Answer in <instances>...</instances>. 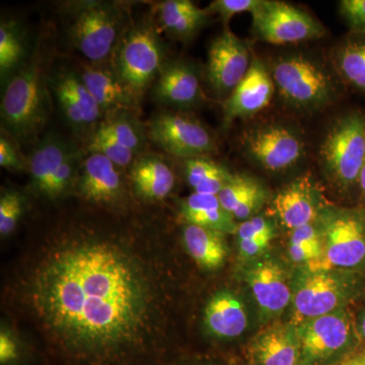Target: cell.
I'll return each instance as SVG.
<instances>
[{"label":"cell","instance_id":"5","mask_svg":"<svg viewBox=\"0 0 365 365\" xmlns=\"http://www.w3.org/2000/svg\"><path fill=\"white\" fill-rule=\"evenodd\" d=\"M319 155L326 172L341 189L359 184L365 163V118L350 113L338 119L327 133Z\"/></svg>","mask_w":365,"mask_h":365},{"label":"cell","instance_id":"21","mask_svg":"<svg viewBox=\"0 0 365 365\" xmlns=\"http://www.w3.org/2000/svg\"><path fill=\"white\" fill-rule=\"evenodd\" d=\"M250 353L257 365H297L302 353L297 328L271 327L255 338Z\"/></svg>","mask_w":365,"mask_h":365},{"label":"cell","instance_id":"46","mask_svg":"<svg viewBox=\"0 0 365 365\" xmlns=\"http://www.w3.org/2000/svg\"><path fill=\"white\" fill-rule=\"evenodd\" d=\"M359 330L360 335H361V337L364 338L365 341V311L364 314H362L361 318L359 319Z\"/></svg>","mask_w":365,"mask_h":365},{"label":"cell","instance_id":"14","mask_svg":"<svg viewBox=\"0 0 365 365\" xmlns=\"http://www.w3.org/2000/svg\"><path fill=\"white\" fill-rule=\"evenodd\" d=\"M53 88L64 117L78 133L90 131L101 123L102 109L76 72H60Z\"/></svg>","mask_w":365,"mask_h":365},{"label":"cell","instance_id":"15","mask_svg":"<svg viewBox=\"0 0 365 365\" xmlns=\"http://www.w3.org/2000/svg\"><path fill=\"white\" fill-rule=\"evenodd\" d=\"M275 90L272 76L260 59L253 58L248 73L223 104L225 121L256 114L267 107Z\"/></svg>","mask_w":365,"mask_h":365},{"label":"cell","instance_id":"17","mask_svg":"<svg viewBox=\"0 0 365 365\" xmlns=\"http://www.w3.org/2000/svg\"><path fill=\"white\" fill-rule=\"evenodd\" d=\"M153 95L170 107L190 108L202 98L200 78L195 67L185 61L165 62L158 74Z\"/></svg>","mask_w":365,"mask_h":365},{"label":"cell","instance_id":"3","mask_svg":"<svg viewBox=\"0 0 365 365\" xmlns=\"http://www.w3.org/2000/svg\"><path fill=\"white\" fill-rule=\"evenodd\" d=\"M69 6L72 44L93 64H102L124 37L127 14L113 2L78 1Z\"/></svg>","mask_w":365,"mask_h":365},{"label":"cell","instance_id":"43","mask_svg":"<svg viewBox=\"0 0 365 365\" xmlns=\"http://www.w3.org/2000/svg\"><path fill=\"white\" fill-rule=\"evenodd\" d=\"M271 240L266 237H256V239L240 240L239 249L242 257L251 258L263 253L268 248Z\"/></svg>","mask_w":365,"mask_h":365},{"label":"cell","instance_id":"34","mask_svg":"<svg viewBox=\"0 0 365 365\" xmlns=\"http://www.w3.org/2000/svg\"><path fill=\"white\" fill-rule=\"evenodd\" d=\"M259 182H260L252 177L235 175L234 178L217 195L222 207L232 215L235 208L249 195L250 192Z\"/></svg>","mask_w":365,"mask_h":365},{"label":"cell","instance_id":"27","mask_svg":"<svg viewBox=\"0 0 365 365\" xmlns=\"http://www.w3.org/2000/svg\"><path fill=\"white\" fill-rule=\"evenodd\" d=\"M74 150L61 137L50 134L36 146L30 158V174L32 186L40 194H44L46 187L55 173Z\"/></svg>","mask_w":365,"mask_h":365},{"label":"cell","instance_id":"32","mask_svg":"<svg viewBox=\"0 0 365 365\" xmlns=\"http://www.w3.org/2000/svg\"><path fill=\"white\" fill-rule=\"evenodd\" d=\"M88 150L91 153L104 155L120 169L132 165L137 158L133 151L125 148L121 143H118L116 139L98 127L91 134Z\"/></svg>","mask_w":365,"mask_h":365},{"label":"cell","instance_id":"23","mask_svg":"<svg viewBox=\"0 0 365 365\" xmlns=\"http://www.w3.org/2000/svg\"><path fill=\"white\" fill-rule=\"evenodd\" d=\"M130 181L139 196L148 200H163L174 188L176 178L162 158L140 155L132 163Z\"/></svg>","mask_w":365,"mask_h":365},{"label":"cell","instance_id":"25","mask_svg":"<svg viewBox=\"0 0 365 365\" xmlns=\"http://www.w3.org/2000/svg\"><path fill=\"white\" fill-rule=\"evenodd\" d=\"M181 216L188 225L210 228L222 234H237L239 227L234 216L222 207L217 195L194 192L182 201Z\"/></svg>","mask_w":365,"mask_h":365},{"label":"cell","instance_id":"12","mask_svg":"<svg viewBox=\"0 0 365 365\" xmlns=\"http://www.w3.org/2000/svg\"><path fill=\"white\" fill-rule=\"evenodd\" d=\"M251 63L246 43L230 30L223 31L209 46V85L216 95L232 93L248 73Z\"/></svg>","mask_w":365,"mask_h":365},{"label":"cell","instance_id":"10","mask_svg":"<svg viewBox=\"0 0 365 365\" xmlns=\"http://www.w3.org/2000/svg\"><path fill=\"white\" fill-rule=\"evenodd\" d=\"M345 278L331 270H309L297 279L292 292V325L338 311L349 297Z\"/></svg>","mask_w":365,"mask_h":365},{"label":"cell","instance_id":"9","mask_svg":"<svg viewBox=\"0 0 365 365\" xmlns=\"http://www.w3.org/2000/svg\"><path fill=\"white\" fill-rule=\"evenodd\" d=\"M148 136L158 148L174 157L203 158L215 153V140L204 125L181 113L155 115L146 126Z\"/></svg>","mask_w":365,"mask_h":365},{"label":"cell","instance_id":"31","mask_svg":"<svg viewBox=\"0 0 365 365\" xmlns=\"http://www.w3.org/2000/svg\"><path fill=\"white\" fill-rule=\"evenodd\" d=\"M25 43L14 21H1L0 26V73L6 78L25 56Z\"/></svg>","mask_w":365,"mask_h":365},{"label":"cell","instance_id":"11","mask_svg":"<svg viewBox=\"0 0 365 365\" xmlns=\"http://www.w3.org/2000/svg\"><path fill=\"white\" fill-rule=\"evenodd\" d=\"M245 150L263 169L280 172L302 160L304 143L297 133L282 125H266L250 132Z\"/></svg>","mask_w":365,"mask_h":365},{"label":"cell","instance_id":"30","mask_svg":"<svg viewBox=\"0 0 365 365\" xmlns=\"http://www.w3.org/2000/svg\"><path fill=\"white\" fill-rule=\"evenodd\" d=\"M355 35L339 46L335 62L346 83L365 93V34Z\"/></svg>","mask_w":365,"mask_h":365},{"label":"cell","instance_id":"35","mask_svg":"<svg viewBox=\"0 0 365 365\" xmlns=\"http://www.w3.org/2000/svg\"><path fill=\"white\" fill-rule=\"evenodd\" d=\"M24 210V201L20 194L14 191L2 193L0 198V234L13 232Z\"/></svg>","mask_w":365,"mask_h":365},{"label":"cell","instance_id":"26","mask_svg":"<svg viewBox=\"0 0 365 365\" xmlns=\"http://www.w3.org/2000/svg\"><path fill=\"white\" fill-rule=\"evenodd\" d=\"M184 242L190 256L200 267L216 270L225 265L227 245L222 232L188 225L184 230Z\"/></svg>","mask_w":365,"mask_h":365},{"label":"cell","instance_id":"18","mask_svg":"<svg viewBox=\"0 0 365 365\" xmlns=\"http://www.w3.org/2000/svg\"><path fill=\"white\" fill-rule=\"evenodd\" d=\"M252 294L264 313L276 316L292 300V289L287 274L277 262L264 260L255 264L246 273Z\"/></svg>","mask_w":365,"mask_h":365},{"label":"cell","instance_id":"42","mask_svg":"<svg viewBox=\"0 0 365 365\" xmlns=\"http://www.w3.org/2000/svg\"><path fill=\"white\" fill-rule=\"evenodd\" d=\"M20 357L18 343L6 331L0 333V364L1 365L13 364Z\"/></svg>","mask_w":365,"mask_h":365},{"label":"cell","instance_id":"13","mask_svg":"<svg viewBox=\"0 0 365 365\" xmlns=\"http://www.w3.org/2000/svg\"><path fill=\"white\" fill-rule=\"evenodd\" d=\"M297 328L300 350L307 359H329L344 349L352 337V323L342 309L304 322Z\"/></svg>","mask_w":365,"mask_h":365},{"label":"cell","instance_id":"28","mask_svg":"<svg viewBox=\"0 0 365 365\" xmlns=\"http://www.w3.org/2000/svg\"><path fill=\"white\" fill-rule=\"evenodd\" d=\"M187 181L195 193L218 195L235 175L220 163L197 158L185 163Z\"/></svg>","mask_w":365,"mask_h":365},{"label":"cell","instance_id":"36","mask_svg":"<svg viewBox=\"0 0 365 365\" xmlns=\"http://www.w3.org/2000/svg\"><path fill=\"white\" fill-rule=\"evenodd\" d=\"M263 0H215L206 9L209 14H215L223 21H228L235 14L253 13L261 6Z\"/></svg>","mask_w":365,"mask_h":365},{"label":"cell","instance_id":"24","mask_svg":"<svg viewBox=\"0 0 365 365\" xmlns=\"http://www.w3.org/2000/svg\"><path fill=\"white\" fill-rule=\"evenodd\" d=\"M158 23L170 37L181 41L193 38L206 25L209 14L190 0H167L158 4Z\"/></svg>","mask_w":365,"mask_h":365},{"label":"cell","instance_id":"20","mask_svg":"<svg viewBox=\"0 0 365 365\" xmlns=\"http://www.w3.org/2000/svg\"><path fill=\"white\" fill-rule=\"evenodd\" d=\"M79 76L106 114L124 110L131 111L138 103L113 67L107 68L102 64H86Z\"/></svg>","mask_w":365,"mask_h":365},{"label":"cell","instance_id":"41","mask_svg":"<svg viewBox=\"0 0 365 365\" xmlns=\"http://www.w3.org/2000/svg\"><path fill=\"white\" fill-rule=\"evenodd\" d=\"M0 165L11 170H25V163L19 155L18 150L4 135L0 138Z\"/></svg>","mask_w":365,"mask_h":365},{"label":"cell","instance_id":"7","mask_svg":"<svg viewBox=\"0 0 365 365\" xmlns=\"http://www.w3.org/2000/svg\"><path fill=\"white\" fill-rule=\"evenodd\" d=\"M323 256L309 270L351 269L365 262V212L332 209L321 215Z\"/></svg>","mask_w":365,"mask_h":365},{"label":"cell","instance_id":"44","mask_svg":"<svg viewBox=\"0 0 365 365\" xmlns=\"http://www.w3.org/2000/svg\"><path fill=\"white\" fill-rule=\"evenodd\" d=\"M340 365H365V351L357 353L344 360Z\"/></svg>","mask_w":365,"mask_h":365},{"label":"cell","instance_id":"1","mask_svg":"<svg viewBox=\"0 0 365 365\" xmlns=\"http://www.w3.org/2000/svg\"><path fill=\"white\" fill-rule=\"evenodd\" d=\"M29 297L53 342L86 365L126 364L143 352L157 306L143 264L95 237L50 250L34 270Z\"/></svg>","mask_w":365,"mask_h":365},{"label":"cell","instance_id":"4","mask_svg":"<svg viewBox=\"0 0 365 365\" xmlns=\"http://www.w3.org/2000/svg\"><path fill=\"white\" fill-rule=\"evenodd\" d=\"M118 76L139 101L165 66L162 41L151 24H140L125 34L115 50Z\"/></svg>","mask_w":365,"mask_h":365},{"label":"cell","instance_id":"29","mask_svg":"<svg viewBox=\"0 0 365 365\" xmlns=\"http://www.w3.org/2000/svg\"><path fill=\"white\" fill-rule=\"evenodd\" d=\"M98 128L104 130L118 143L133 151L138 157L146 145L148 129L134 117L129 110L107 113Z\"/></svg>","mask_w":365,"mask_h":365},{"label":"cell","instance_id":"45","mask_svg":"<svg viewBox=\"0 0 365 365\" xmlns=\"http://www.w3.org/2000/svg\"><path fill=\"white\" fill-rule=\"evenodd\" d=\"M359 186L360 191H361L362 198H364L365 201V163L364 167H362L361 172H360Z\"/></svg>","mask_w":365,"mask_h":365},{"label":"cell","instance_id":"2","mask_svg":"<svg viewBox=\"0 0 365 365\" xmlns=\"http://www.w3.org/2000/svg\"><path fill=\"white\" fill-rule=\"evenodd\" d=\"M49 114V93L35 59L7 81L1 100L2 124L19 140H28L42 130Z\"/></svg>","mask_w":365,"mask_h":365},{"label":"cell","instance_id":"39","mask_svg":"<svg viewBox=\"0 0 365 365\" xmlns=\"http://www.w3.org/2000/svg\"><path fill=\"white\" fill-rule=\"evenodd\" d=\"M266 197H267L266 190L262 186L261 182H259V184L250 192L249 195L239 204L237 208H235L234 213H232L235 220H244L245 222V220H248L250 218L253 217L255 213L260 210V208L263 206L266 200Z\"/></svg>","mask_w":365,"mask_h":365},{"label":"cell","instance_id":"8","mask_svg":"<svg viewBox=\"0 0 365 365\" xmlns=\"http://www.w3.org/2000/svg\"><path fill=\"white\" fill-rule=\"evenodd\" d=\"M256 38L270 44L284 45L319 39L325 29L306 11L282 1L263 0L252 13Z\"/></svg>","mask_w":365,"mask_h":365},{"label":"cell","instance_id":"22","mask_svg":"<svg viewBox=\"0 0 365 365\" xmlns=\"http://www.w3.org/2000/svg\"><path fill=\"white\" fill-rule=\"evenodd\" d=\"M204 323L209 333L222 339L239 337L248 325L244 302L234 292H216L206 304Z\"/></svg>","mask_w":365,"mask_h":365},{"label":"cell","instance_id":"37","mask_svg":"<svg viewBox=\"0 0 365 365\" xmlns=\"http://www.w3.org/2000/svg\"><path fill=\"white\" fill-rule=\"evenodd\" d=\"M237 235L239 241L256 239V237H266L272 241L275 230H274L272 222L267 218L255 216L248 220H245L237 227Z\"/></svg>","mask_w":365,"mask_h":365},{"label":"cell","instance_id":"16","mask_svg":"<svg viewBox=\"0 0 365 365\" xmlns=\"http://www.w3.org/2000/svg\"><path fill=\"white\" fill-rule=\"evenodd\" d=\"M319 191L309 177H300L274 197L272 210L283 227L289 230L314 223L319 217Z\"/></svg>","mask_w":365,"mask_h":365},{"label":"cell","instance_id":"33","mask_svg":"<svg viewBox=\"0 0 365 365\" xmlns=\"http://www.w3.org/2000/svg\"><path fill=\"white\" fill-rule=\"evenodd\" d=\"M81 160H83V153L74 148L55 173L51 181L46 187L43 196L54 199L61 195L68 188L69 184L73 181L78 170L81 169V163H83Z\"/></svg>","mask_w":365,"mask_h":365},{"label":"cell","instance_id":"6","mask_svg":"<svg viewBox=\"0 0 365 365\" xmlns=\"http://www.w3.org/2000/svg\"><path fill=\"white\" fill-rule=\"evenodd\" d=\"M272 78L281 97L297 109H321L335 97L331 76L319 64L302 55L277 60Z\"/></svg>","mask_w":365,"mask_h":365},{"label":"cell","instance_id":"38","mask_svg":"<svg viewBox=\"0 0 365 365\" xmlns=\"http://www.w3.org/2000/svg\"><path fill=\"white\" fill-rule=\"evenodd\" d=\"M341 16L354 34H365V0H342Z\"/></svg>","mask_w":365,"mask_h":365},{"label":"cell","instance_id":"40","mask_svg":"<svg viewBox=\"0 0 365 365\" xmlns=\"http://www.w3.org/2000/svg\"><path fill=\"white\" fill-rule=\"evenodd\" d=\"M289 242L309 246L316 252L319 257V261H321L322 256H323V240H322L321 230H319L313 223L292 230Z\"/></svg>","mask_w":365,"mask_h":365},{"label":"cell","instance_id":"19","mask_svg":"<svg viewBox=\"0 0 365 365\" xmlns=\"http://www.w3.org/2000/svg\"><path fill=\"white\" fill-rule=\"evenodd\" d=\"M78 192L88 202L112 204L123 193V182L118 168L104 155L91 153L79 169Z\"/></svg>","mask_w":365,"mask_h":365}]
</instances>
